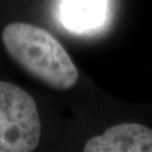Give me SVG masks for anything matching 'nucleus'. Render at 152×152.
Instances as JSON below:
<instances>
[{
	"label": "nucleus",
	"mask_w": 152,
	"mask_h": 152,
	"mask_svg": "<svg viewBox=\"0 0 152 152\" xmlns=\"http://www.w3.org/2000/svg\"><path fill=\"white\" fill-rule=\"evenodd\" d=\"M36 103L24 89L0 81V152H31L41 139Z\"/></svg>",
	"instance_id": "nucleus-2"
},
{
	"label": "nucleus",
	"mask_w": 152,
	"mask_h": 152,
	"mask_svg": "<svg viewBox=\"0 0 152 152\" xmlns=\"http://www.w3.org/2000/svg\"><path fill=\"white\" fill-rule=\"evenodd\" d=\"M104 8V0H62L61 16L66 28L87 29L97 26Z\"/></svg>",
	"instance_id": "nucleus-4"
},
{
	"label": "nucleus",
	"mask_w": 152,
	"mask_h": 152,
	"mask_svg": "<svg viewBox=\"0 0 152 152\" xmlns=\"http://www.w3.org/2000/svg\"><path fill=\"white\" fill-rule=\"evenodd\" d=\"M1 41L11 59L44 85L68 90L78 81L76 64L46 29L27 23H11L4 28Z\"/></svg>",
	"instance_id": "nucleus-1"
},
{
	"label": "nucleus",
	"mask_w": 152,
	"mask_h": 152,
	"mask_svg": "<svg viewBox=\"0 0 152 152\" xmlns=\"http://www.w3.org/2000/svg\"><path fill=\"white\" fill-rule=\"evenodd\" d=\"M86 152H152V130L136 123L109 127L102 135L89 139Z\"/></svg>",
	"instance_id": "nucleus-3"
}]
</instances>
